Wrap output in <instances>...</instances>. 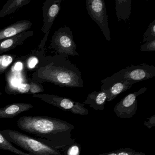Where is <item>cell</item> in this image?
I'll return each instance as SVG.
<instances>
[{"instance_id": "2e32d148", "label": "cell", "mask_w": 155, "mask_h": 155, "mask_svg": "<svg viewBox=\"0 0 155 155\" xmlns=\"http://www.w3.org/2000/svg\"><path fill=\"white\" fill-rule=\"evenodd\" d=\"M29 0H9L0 11V18H3L17 11L23 6L29 4Z\"/></svg>"}, {"instance_id": "603a6c76", "label": "cell", "mask_w": 155, "mask_h": 155, "mask_svg": "<svg viewBox=\"0 0 155 155\" xmlns=\"http://www.w3.org/2000/svg\"><path fill=\"white\" fill-rule=\"evenodd\" d=\"M30 86L28 83H22L19 85L17 88V92L19 94H29Z\"/></svg>"}, {"instance_id": "7c38bea8", "label": "cell", "mask_w": 155, "mask_h": 155, "mask_svg": "<svg viewBox=\"0 0 155 155\" xmlns=\"http://www.w3.org/2000/svg\"><path fill=\"white\" fill-rule=\"evenodd\" d=\"M32 31L21 32L14 37L0 41V54L15 48L19 45L23 44L24 41L29 37L33 36Z\"/></svg>"}, {"instance_id": "8fae6325", "label": "cell", "mask_w": 155, "mask_h": 155, "mask_svg": "<svg viewBox=\"0 0 155 155\" xmlns=\"http://www.w3.org/2000/svg\"><path fill=\"white\" fill-rule=\"evenodd\" d=\"M32 23L29 21H17L0 30V41L14 37L21 32L28 31L31 28Z\"/></svg>"}, {"instance_id": "4fadbf2b", "label": "cell", "mask_w": 155, "mask_h": 155, "mask_svg": "<svg viewBox=\"0 0 155 155\" xmlns=\"http://www.w3.org/2000/svg\"><path fill=\"white\" fill-rule=\"evenodd\" d=\"M32 108L33 106L29 103H17L10 104L4 107L0 108V118H13Z\"/></svg>"}, {"instance_id": "5b68a950", "label": "cell", "mask_w": 155, "mask_h": 155, "mask_svg": "<svg viewBox=\"0 0 155 155\" xmlns=\"http://www.w3.org/2000/svg\"><path fill=\"white\" fill-rule=\"evenodd\" d=\"M50 49H52L59 54L79 56L76 51L77 44L73 40L71 29L64 26L55 31L51 38Z\"/></svg>"}, {"instance_id": "9a60e30c", "label": "cell", "mask_w": 155, "mask_h": 155, "mask_svg": "<svg viewBox=\"0 0 155 155\" xmlns=\"http://www.w3.org/2000/svg\"><path fill=\"white\" fill-rule=\"evenodd\" d=\"M131 0H116V15L118 21L125 22L129 19L131 14Z\"/></svg>"}, {"instance_id": "277c9868", "label": "cell", "mask_w": 155, "mask_h": 155, "mask_svg": "<svg viewBox=\"0 0 155 155\" xmlns=\"http://www.w3.org/2000/svg\"><path fill=\"white\" fill-rule=\"evenodd\" d=\"M155 77V67L142 63L137 66L131 65L104 79L107 81H127L130 85L147 80Z\"/></svg>"}, {"instance_id": "44dd1931", "label": "cell", "mask_w": 155, "mask_h": 155, "mask_svg": "<svg viewBox=\"0 0 155 155\" xmlns=\"http://www.w3.org/2000/svg\"><path fill=\"white\" fill-rule=\"evenodd\" d=\"M29 84L30 86V90L29 94L34 95L44 91L43 87L40 84L33 82H31Z\"/></svg>"}, {"instance_id": "d4e9b609", "label": "cell", "mask_w": 155, "mask_h": 155, "mask_svg": "<svg viewBox=\"0 0 155 155\" xmlns=\"http://www.w3.org/2000/svg\"><path fill=\"white\" fill-rule=\"evenodd\" d=\"M38 62V58L35 57H31L28 61V67L29 68L32 69L35 68Z\"/></svg>"}, {"instance_id": "6da1fadb", "label": "cell", "mask_w": 155, "mask_h": 155, "mask_svg": "<svg viewBox=\"0 0 155 155\" xmlns=\"http://www.w3.org/2000/svg\"><path fill=\"white\" fill-rule=\"evenodd\" d=\"M37 76L43 81L51 82L60 87H83L81 73L69 60L66 54L56 55L50 62L41 67L36 72Z\"/></svg>"}, {"instance_id": "ffe728a7", "label": "cell", "mask_w": 155, "mask_h": 155, "mask_svg": "<svg viewBox=\"0 0 155 155\" xmlns=\"http://www.w3.org/2000/svg\"><path fill=\"white\" fill-rule=\"evenodd\" d=\"M115 151L117 155H146L144 153L136 152L135 150L129 148L120 149Z\"/></svg>"}, {"instance_id": "cb8c5ba5", "label": "cell", "mask_w": 155, "mask_h": 155, "mask_svg": "<svg viewBox=\"0 0 155 155\" xmlns=\"http://www.w3.org/2000/svg\"><path fill=\"white\" fill-rule=\"evenodd\" d=\"M67 154L68 155H79V147L77 145H73L68 149Z\"/></svg>"}, {"instance_id": "8992f818", "label": "cell", "mask_w": 155, "mask_h": 155, "mask_svg": "<svg viewBox=\"0 0 155 155\" xmlns=\"http://www.w3.org/2000/svg\"><path fill=\"white\" fill-rule=\"evenodd\" d=\"M86 4L88 14L99 27L107 40L110 41L111 38L105 1L87 0Z\"/></svg>"}, {"instance_id": "484cf974", "label": "cell", "mask_w": 155, "mask_h": 155, "mask_svg": "<svg viewBox=\"0 0 155 155\" xmlns=\"http://www.w3.org/2000/svg\"><path fill=\"white\" fill-rule=\"evenodd\" d=\"M99 155H117V153L116 151H113V152H110V153H105V154H101Z\"/></svg>"}, {"instance_id": "7a4b0ae2", "label": "cell", "mask_w": 155, "mask_h": 155, "mask_svg": "<svg viewBox=\"0 0 155 155\" xmlns=\"http://www.w3.org/2000/svg\"><path fill=\"white\" fill-rule=\"evenodd\" d=\"M21 130L38 136L61 134L71 137L74 127L59 119L40 116L21 117L17 122Z\"/></svg>"}, {"instance_id": "e0dca14e", "label": "cell", "mask_w": 155, "mask_h": 155, "mask_svg": "<svg viewBox=\"0 0 155 155\" xmlns=\"http://www.w3.org/2000/svg\"><path fill=\"white\" fill-rule=\"evenodd\" d=\"M0 149L4 150L15 153L18 155H33L30 153H26L15 147L12 143L5 138L0 130Z\"/></svg>"}, {"instance_id": "52a82bcc", "label": "cell", "mask_w": 155, "mask_h": 155, "mask_svg": "<svg viewBox=\"0 0 155 155\" xmlns=\"http://www.w3.org/2000/svg\"><path fill=\"white\" fill-rule=\"evenodd\" d=\"M32 97L40 99L44 102L74 114L81 115L88 114V110L84 107V104L76 102L68 98L46 94H34Z\"/></svg>"}, {"instance_id": "d6986e66", "label": "cell", "mask_w": 155, "mask_h": 155, "mask_svg": "<svg viewBox=\"0 0 155 155\" xmlns=\"http://www.w3.org/2000/svg\"><path fill=\"white\" fill-rule=\"evenodd\" d=\"M155 40V19L150 23L147 31L143 35L141 42H149Z\"/></svg>"}, {"instance_id": "ba28073f", "label": "cell", "mask_w": 155, "mask_h": 155, "mask_svg": "<svg viewBox=\"0 0 155 155\" xmlns=\"http://www.w3.org/2000/svg\"><path fill=\"white\" fill-rule=\"evenodd\" d=\"M147 87H142L139 90L128 94L115 106L114 111L118 117L130 118L137 111V97L147 91Z\"/></svg>"}, {"instance_id": "30bf717a", "label": "cell", "mask_w": 155, "mask_h": 155, "mask_svg": "<svg viewBox=\"0 0 155 155\" xmlns=\"http://www.w3.org/2000/svg\"><path fill=\"white\" fill-rule=\"evenodd\" d=\"M101 83V91H105L107 92V101L108 102L113 101L120 94L129 89L132 86L125 80L109 81L103 79Z\"/></svg>"}, {"instance_id": "ac0fdd59", "label": "cell", "mask_w": 155, "mask_h": 155, "mask_svg": "<svg viewBox=\"0 0 155 155\" xmlns=\"http://www.w3.org/2000/svg\"><path fill=\"white\" fill-rule=\"evenodd\" d=\"M16 56L9 54L0 56V75L4 73L16 59Z\"/></svg>"}, {"instance_id": "5bb4252c", "label": "cell", "mask_w": 155, "mask_h": 155, "mask_svg": "<svg viewBox=\"0 0 155 155\" xmlns=\"http://www.w3.org/2000/svg\"><path fill=\"white\" fill-rule=\"evenodd\" d=\"M107 92L105 91H94L90 93L84 102V104H87L91 107L96 110H104L107 101Z\"/></svg>"}, {"instance_id": "3957f363", "label": "cell", "mask_w": 155, "mask_h": 155, "mask_svg": "<svg viewBox=\"0 0 155 155\" xmlns=\"http://www.w3.org/2000/svg\"><path fill=\"white\" fill-rule=\"evenodd\" d=\"M1 131L9 141L33 155H62L55 148L18 131L10 129Z\"/></svg>"}, {"instance_id": "7402d4cb", "label": "cell", "mask_w": 155, "mask_h": 155, "mask_svg": "<svg viewBox=\"0 0 155 155\" xmlns=\"http://www.w3.org/2000/svg\"><path fill=\"white\" fill-rule=\"evenodd\" d=\"M140 51H155V40L149 42H146L140 47Z\"/></svg>"}, {"instance_id": "4316f807", "label": "cell", "mask_w": 155, "mask_h": 155, "mask_svg": "<svg viewBox=\"0 0 155 155\" xmlns=\"http://www.w3.org/2000/svg\"><path fill=\"white\" fill-rule=\"evenodd\" d=\"M2 93L1 92H0V96H1V95H2Z\"/></svg>"}, {"instance_id": "9c48e42d", "label": "cell", "mask_w": 155, "mask_h": 155, "mask_svg": "<svg viewBox=\"0 0 155 155\" xmlns=\"http://www.w3.org/2000/svg\"><path fill=\"white\" fill-rule=\"evenodd\" d=\"M61 0L48 1L43 8L44 26L42 31L45 33L49 32L55 19L61 9Z\"/></svg>"}]
</instances>
